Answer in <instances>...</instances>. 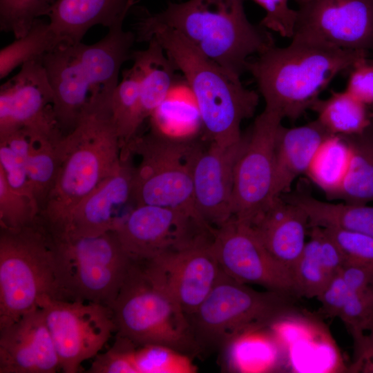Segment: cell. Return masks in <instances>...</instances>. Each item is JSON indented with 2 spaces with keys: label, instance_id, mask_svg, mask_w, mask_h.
<instances>
[{
  "label": "cell",
  "instance_id": "5",
  "mask_svg": "<svg viewBox=\"0 0 373 373\" xmlns=\"http://www.w3.org/2000/svg\"><path fill=\"white\" fill-rule=\"evenodd\" d=\"M57 178L39 217L53 235L74 207L116 168L122 146L110 109L84 116L58 142Z\"/></svg>",
  "mask_w": 373,
  "mask_h": 373
},
{
  "label": "cell",
  "instance_id": "22",
  "mask_svg": "<svg viewBox=\"0 0 373 373\" xmlns=\"http://www.w3.org/2000/svg\"><path fill=\"white\" fill-rule=\"evenodd\" d=\"M329 135L317 119L291 128L280 124L275 148L274 200L290 191L296 179L305 174L318 146Z\"/></svg>",
  "mask_w": 373,
  "mask_h": 373
},
{
  "label": "cell",
  "instance_id": "39",
  "mask_svg": "<svg viewBox=\"0 0 373 373\" xmlns=\"http://www.w3.org/2000/svg\"><path fill=\"white\" fill-rule=\"evenodd\" d=\"M356 340L373 327V294L352 291L339 316Z\"/></svg>",
  "mask_w": 373,
  "mask_h": 373
},
{
  "label": "cell",
  "instance_id": "8",
  "mask_svg": "<svg viewBox=\"0 0 373 373\" xmlns=\"http://www.w3.org/2000/svg\"><path fill=\"white\" fill-rule=\"evenodd\" d=\"M291 297L269 290L257 291L220 269L206 298L187 316L201 354L224 350L243 332L289 313Z\"/></svg>",
  "mask_w": 373,
  "mask_h": 373
},
{
  "label": "cell",
  "instance_id": "21",
  "mask_svg": "<svg viewBox=\"0 0 373 373\" xmlns=\"http://www.w3.org/2000/svg\"><path fill=\"white\" fill-rule=\"evenodd\" d=\"M249 224L270 254L292 272L306 244L309 227L304 209L280 196Z\"/></svg>",
  "mask_w": 373,
  "mask_h": 373
},
{
  "label": "cell",
  "instance_id": "30",
  "mask_svg": "<svg viewBox=\"0 0 373 373\" xmlns=\"http://www.w3.org/2000/svg\"><path fill=\"white\" fill-rule=\"evenodd\" d=\"M111 115L119 135L122 149L137 136L145 118L143 115L140 79L131 66L122 72L111 102Z\"/></svg>",
  "mask_w": 373,
  "mask_h": 373
},
{
  "label": "cell",
  "instance_id": "33",
  "mask_svg": "<svg viewBox=\"0 0 373 373\" xmlns=\"http://www.w3.org/2000/svg\"><path fill=\"white\" fill-rule=\"evenodd\" d=\"M299 258L292 269L297 296L317 298L332 278L325 269L318 251V240L313 227Z\"/></svg>",
  "mask_w": 373,
  "mask_h": 373
},
{
  "label": "cell",
  "instance_id": "41",
  "mask_svg": "<svg viewBox=\"0 0 373 373\" xmlns=\"http://www.w3.org/2000/svg\"><path fill=\"white\" fill-rule=\"evenodd\" d=\"M0 170L12 189L28 197L39 208L29 182L26 163L17 158L3 143H0Z\"/></svg>",
  "mask_w": 373,
  "mask_h": 373
},
{
  "label": "cell",
  "instance_id": "13",
  "mask_svg": "<svg viewBox=\"0 0 373 373\" xmlns=\"http://www.w3.org/2000/svg\"><path fill=\"white\" fill-rule=\"evenodd\" d=\"M283 118L265 108L246 135L234 170L232 214L248 224L274 200L276 136Z\"/></svg>",
  "mask_w": 373,
  "mask_h": 373
},
{
  "label": "cell",
  "instance_id": "34",
  "mask_svg": "<svg viewBox=\"0 0 373 373\" xmlns=\"http://www.w3.org/2000/svg\"><path fill=\"white\" fill-rule=\"evenodd\" d=\"M133 358L137 373L197 372L192 357L163 345H136Z\"/></svg>",
  "mask_w": 373,
  "mask_h": 373
},
{
  "label": "cell",
  "instance_id": "16",
  "mask_svg": "<svg viewBox=\"0 0 373 373\" xmlns=\"http://www.w3.org/2000/svg\"><path fill=\"white\" fill-rule=\"evenodd\" d=\"M113 231L129 258L140 262L214 229L180 209L140 204L122 216Z\"/></svg>",
  "mask_w": 373,
  "mask_h": 373
},
{
  "label": "cell",
  "instance_id": "24",
  "mask_svg": "<svg viewBox=\"0 0 373 373\" xmlns=\"http://www.w3.org/2000/svg\"><path fill=\"white\" fill-rule=\"evenodd\" d=\"M146 43V48L133 50L131 57L140 79L145 119L162 104L178 81L177 70L162 46L154 39Z\"/></svg>",
  "mask_w": 373,
  "mask_h": 373
},
{
  "label": "cell",
  "instance_id": "40",
  "mask_svg": "<svg viewBox=\"0 0 373 373\" xmlns=\"http://www.w3.org/2000/svg\"><path fill=\"white\" fill-rule=\"evenodd\" d=\"M252 1L265 11V16L260 23L262 26L282 37L292 38L298 13L289 7V0Z\"/></svg>",
  "mask_w": 373,
  "mask_h": 373
},
{
  "label": "cell",
  "instance_id": "10",
  "mask_svg": "<svg viewBox=\"0 0 373 373\" xmlns=\"http://www.w3.org/2000/svg\"><path fill=\"white\" fill-rule=\"evenodd\" d=\"M200 146L193 138L173 139L152 131L135 137L125 148L140 157L133 168L131 200L135 205L180 209L205 223L193 198V166Z\"/></svg>",
  "mask_w": 373,
  "mask_h": 373
},
{
  "label": "cell",
  "instance_id": "15",
  "mask_svg": "<svg viewBox=\"0 0 373 373\" xmlns=\"http://www.w3.org/2000/svg\"><path fill=\"white\" fill-rule=\"evenodd\" d=\"M212 248L220 269L236 280L297 296L291 271L270 254L249 224L232 217L215 229Z\"/></svg>",
  "mask_w": 373,
  "mask_h": 373
},
{
  "label": "cell",
  "instance_id": "25",
  "mask_svg": "<svg viewBox=\"0 0 373 373\" xmlns=\"http://www.w3.org/2000/svg\"><path fill=\"white\" fill-rule=\"evenodd\" d=\"M151 131L173 139H192L202 130L200 112L188 84L178 80L149 117Z\"/></svg>",
  "mask_w": 373,
  "mask_h": 373
},
{
  "label": "cell",
  "instance_id": "14",
  "mask_svg": "<svg viewBox=\"0 0 373 373\" xmlns=\"http://www.w3.org/2000/svg\"><path fill=\"white\" fill-rule=\"evenodd\" d=\"M19 129L36 142H57L64 136L54 112L53 90L39 61L23 64L0 88V139Z\"/></svg>",
  "mask_w": 373,
  "mask_h": 373
},
{
  "label": "cell",
  "instance_id": "12",
  "mask_svg": "<svg viewBox=\"0 0 373 373\" xmlns=\"http://www.w3.org/2000/svg\"><path fill=\"white\" fill-rule=\"evenodd\" d=\"M213 237V233H204L151 259L135 261L187 316L206 298L220 271L212 248Z\"/></svg>",
  "mask_w": 373,
  "mask_h": 373
},
{
  "label": "cell",
  "instance_id": "6",
  "mask_svg": "<svg viewBox=\"0 0 373 373\" xmlns=\"http://www.w3.org/2000/svg\"><path fill=\"white\" fill-rule=\"evenodd\" d=\"M50 296L59 298L55 240L39 216L18 229L0 231V328L38 307Z\"/></svg>",
  "mask_w": 373,
  "mask_h": 373
},
{
  "label": "cell",
  "instance_id": "17",
  "mask_svg": "<svg viewBox=\"0 0 373 373\" xmlns=\"http://www.w3.org/2000/svg\"><path fill=\"white\" fill-rule=\"evenodd\" d=\"M299 6L291 39L373 50V0H310Z\"/></svg>",
  "mask_w": 373,
  "mask_h": 373
},
{
  "label": "cell",
  "instance_id": "9",
  "mask_svg": "<svg viewBox=\"0 0 373 373\" xmlns=\"http://www.w3.org/2000/svg\"><path fill=\"white\" fill-rule=\"evenodd\" d=\"M54 240L59 298L111 307L132 262L115 231Z\"/></svg>",
  "mask_w": 373,
  "mask_h": 373
},
{
  "label": "cell",
  "instance_id": "42",
  "mask_svg": "<svg viewBox=\"0 0 373 373\" xmlns=\"http://www.w3.org/2000/svg\"><path fill=\"white\" fill-rule=\"evenodd\" d=\"M349 72L345 90L373 109V59L359 60Z\"/></svg>",
  "mask_w": 373,
  "mask_h": 373
},
{
  "label": "cell",
  "instance_id": "38",
  "mask_svg": "<svg viewBox=\"0 0 373 373\" xmlns=\"http://www.w3.org/2000/svg\"><path fill=\"white\" fill-rule=\"evenodd\" d=\"M341 249L345 262L373 270V237L336 227H323Z\"/></svg>",
  "mask_w": 373,
  "mask_h": 373
},
{
  "label": "cell",
  "instance_id": "29",
  "mask_svg": "<svg viewBox=\"0 0 373 373\" xmlns=\"http://www.w3.org/2000/svg\"><path fill=\"white\" fill-rule=\"evenodd\" d=\"M351 148L346 136L331 134L318 146L305 174L331 199H336L347 173Z\"/></svg>",
  "mask_w": 373,
  "mask_h": 373
},
{
  "label": "cell",
  "instance_id": "3",
  "mask_svg": "<svg viewBox=\"0 0 373 373\" xmlns=\"http://www.w3.org/2000/svg\"><path fill=\"white\" fill-rule=\"evenodd\" d=\"M257 56L249 61L247 71L257 84L265 108L296 121L337 75L350 71L368 52L291 39L287 46L274 45Z\"/></svg>",
  "mask_w": 373,
  "mask_h": 373
},
{
  "label": "cell",
  "instance_id": "32",
  "mask_svg": "<svg viewBox=\"0 0 373 373\" xmlns=\"http://www.w3.org/2000/svg\"><path fill=\"white\" fill-rule=\"evenodd\" d=\"M58 142L32 141L26 161L29 182L40 212L54 187L59 173Z\"/></svg>",
  "mask_w": 373,
  "mask_h": 373
},
{
  "label": "cell",
  "instance_id": "48",
  "mask_svg": "<svg viewBox=\"0 0 373 373\" xmlns=\"http://www.w3.org/2000/svg\"><path fill=\"white\" fill-rule=\"evenodd\" d=\"M372 328H373V327H372Z\"/></svg>",
  "mask_w": 373,
  "mask_h": 373
},
{
  "label": "cell",
  "instance_id": "11",
  "mask_svg": "<svg viewBox=\"0 0 373 373\" xmlns=\"http://www.w3.org/2000/svg\"><path fill=\"white\" fill-rule=\"evenodd\" d=\"M38 307L44 312L64 373L77 372L116 332L112 309L103 304L47 296Z\"/></svg>",
  "mask_w": 373,
  "mask_h": 373
},
{
  "label": "cell",
  "instance_id": "2",
  "mask_svg": "<svg viewBox=\"0 0 373 373\" xmlns=\"http://www.w3.org/2000/svg\"><path fill=\"white\" fill-rule=\"evenodd\" d=\"M136 41L155 39L191 89L201 118L202 131L211 142L227 146L242 137L240 125L251 117L259 95L202 55L178 32L155 23L140 11L135 24Z\"/></svg>",
  "mask_w": 373,
  "mask_h": 373
},
{
  "label": "cell",
  "instance_id": "23",
  "mask_svg": "<svg viewBox=\"0 0 373 373\" xmlns=\"http://www.w3.org/2000/svg\"><path fill=\"white\" fill-rule=\"evenodd\" d=\"M137 0H56L47 16L66 43L81 42L88 30L124 22Z\"/></svg>",
  "mask_w": 373,
  "mask_h": 373
},
{
  "label": "cell",
  "instance_id": "36",
  "mask_svg": "<svg viewBox=\"0 0 373 373\" xmlns=\"http://www.w3.org/2000/svg\"><path fill=\"white\" fill-rule=\"evenodd\" d=\"M39 216V209L28 197L12 189L0 170V227L18 229Z\"/></svg>",
  "mask_w": 373,
  "mask_h": 373
},
{
  "label": "cell",
  "instance_id": "18",
  "mask_svg": "<svg viewBox=\"0 0 373 373\" xmlns=\"http://www.w3.org/2000/svg\"><path fill=\"white\" fill-rule=\"evenodd\" d=\"M245 142L246 135L227 146L209 142L207 148L200 146L195 156L193 166L195 210L214 229L233 217L234 170Z\"/></svg>",
  "mask_w": 373,
  "mask_h": 373
},
{
  "label": "cell",
  "instance_id": "35",
  "mask_svg": "<svg viewBox=\"0 0 373 373\" xmlns=\"http://www.w3.org/2000/svg\"><path fill=\"white\" fill-rule=\"evenodd\" d=\"M56 0H0V29L15 39L23 36L40 17L47 15Z\"/></svg>",
  "mask_w": 373,
  "mask_h": 373
},
{
  "label": "cell",
  "instance_id": "46",
  "mask_svg": "<svg viewBox=\"0 0 373 373\" xmlns=\"http://www.w3.org/2000/svg\"><path fill=\"white\" fill-rule=\"evenodd\" d=\"M370 331L369 335L354 341L356 357L354 370L373 373V328Z\"/></svg>",
  "mask_w": 373,
  "mask_h": 373
},
{
  "label": "cell",
  "instance_id": "27",
  "mask_svg": "<svg viewBox=\"0 0 373 373\" xmlns=\"http://www.w3.org/2000/svg\"><path fill=\"white\" fill-rule=\"evenodd\" d=\"M317 120L331 134H359L373 125V109L347 90L318 98L311 107Z\"/></svg>",
  "mask_w": 373,
  "mask_h": 373
},
{
  "label": "cell",
  "instance_id": "28",
  "mask_svg": "<svg viewBox=\"0 0 373 373\" xmlns=\"http://www.w3.org/2000/svg\"><path fill=\"white\" fill-rule=\"evenodd\" d=\"M346 137L351 148V158L336 199L367 204L373 201V125L359 134Z\"/></svg>",
  "mask_w": 373,
  "mask_h": 373
},
{
  "label": "cell",
  "instance_id": "44",
  "mask_svg": "<svg viewBox=\"0 0 373 373\" xmlns=\"http://www.w3.org/2000/svg\"><path fill=\"white\" fill-rule=\"evenodd\" d=\"M314 229L318 240V251L321 261L326 271L333 277L341 269L345 259L338 246L329 236L324 228L312 227Z\"/></svg>",
  "mask_w": 373,
  "mask_h": 373
},
{
  "label": "cell",
  "instance_id": "4",
  "mask_svg": "<svg viewBox=\"0 0 373 373\" xmlns=\"http://www.w3.org/2000/svg\"><path fill=\"white\" fill-rule=\"evenodd\" d=\"M151 21L181 34L207 58L240 77L249 58L275 45L269 30L251 23L243 0H189L169 2L157 13L144 9Z\"/></svg>",
  "mask_w": 373,
  "mask_h": 373
},
{
  "label": "cell",
  "instance_id": "20",
  "mask_svg": "<svg viewBox=\"0 0 373 373\" xmlns=\"http://www.w3.org/2000/svg\"><path fill=\"white\" fill-rule=\"evenodd\" d=\"M59 357L40 307L0 328V373H55Z\"/></svg>",
  "mask_w": 373,
  "mask_h": 373
},
{
  "label": "cell",
  "instance_id": "31",
  "mask_svg": "<svg viewBox=\"0 0 373 373\" xmlns=\"http://www.w3.org/2000/svg\"><path fill=\"white\" fill-rule=\"evenodd\" d=\"M62 43H64L63 39L49 22L37 19L23 36L15 39L1 50V79L18 66L28 61L39 60Z\"/></svg>",
  "mask_w": 373,
  "mask_h": 373
},
{
  "label": "cell",
  "instance_id": "45",
  "mask_svg": "<svg viewBox=\"0 0 373 373\" xmlns=\"http://www.w3.org/2000/svg\"><path fill=\"white\" fill-rule=\"evenodd\" d=\"M339 272L352 291L373 294V270L360 265L344 262Z\"/></svg>",
  "mask_w": 373,
  "mask_h": 373
},
{
  "label": "cell",
  "instance_id": "19",
  "mask_svg": "<svg viewBox=\"0 0 373 373\" xmlns=\"http://www.w3.org/2000/svg\"><path fill=\"white\" fill-rule=\"evenodd\" d=\"M128 150L116 168L72 210L56 238L92 237L113 231L117 209L131 199L134 166Z\"/></svg>",
  "mask_w": 373,
  "mask_h": 373
},
{
  "label": "cell",
  "instance_id": "47",
  "mask_svg": "<svg viewBox=\"0 0 373 373\" xmlns=\"http://www.w3.org/2000/svg\"><path fill=\"white\" fill-rule=\"evenodd\" d=\"M296 1L299 4V6H301L309 2L310 0H296Z\"/></svg>",
  "mask_w": 373,
  "mask_h": 373
},
{
  "label": "cell",
  "instance_id": "1",
  "mask_svg": "<svg viewBox=\"0 0 373 373\" xmlns=\"http://www.w3.org/2000/svg\"><path fill=\"white\" fill-rule=\"evenodd\" d=\"M119 22L93 44L62 43L39 60L54 93V112L64 135L87 114L110 108L123 64L131 59L135 34Z\"/></svg>",
  "mask_w": 373,
  "mask_h": 373
},
{
  "label": "cell",
  "instance_id": "7",
  "mask_svg": "<svg viewBox=\"0 0 373 373\" xmlns=\"http://www.w3.org/2000/svg\"><path fill=\"white\" fill-rule=\"evenodd\" d=\"M116 334L136 345L160 344L194 357L201 354L180 305L131 262L111 307Z\"/></svg>",
  "mask_w": 373,
  "mask_h": 373
},
{
  "label": "cell",
  "instance_id": "26",
  "mask_svg": "<svg viewBox=\"0 0 373 373\" xmlns=\"http://www.w3.org/2000/svg\"><path fill=\"white\" fill-rule=\"evenodd\" d=\"M287 199L304 209L309 227H336L373 237L372 206L325 202L307 193L291 195Z\"/></svg>",
  "mask_w": 373,
  "mask_h": 373
},
{
  "label": "cell",
  "instance_id": "37",
  "mask_svg": "<svg viewBox=\"0 0 373 373\" xmlns=\"http://www.w3.org/2000/svg\"><path fill=\"white\" fill-rule=\"evenodd\" d=\"M115 337L108 350L94 357L88 372L137 373L133 358L136 344L124 336Z\"/></svg>",
  "mask_w": 373,
  "mask_h": 373
},
{
  "label": "cell",
  "instance_id": "43",
  "mask_svg": "<svg viewBox=\"0 0 373 373\" xmlns=\"http://www.w3.org/2000/svg\"><path fill=\"white\" fill-rule=\"evenodd\" d=\"M351 293V289L338 272L330 279L317 298L326 315L338 317Z\"/></svg>",
  "mask_w": 373,
  "mask_h": 373
}]
</instances>
